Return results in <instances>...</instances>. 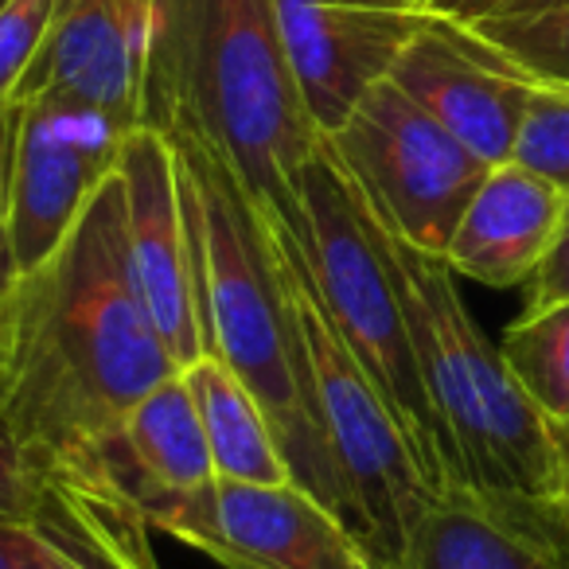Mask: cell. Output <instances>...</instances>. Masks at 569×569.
<instances>
[{
  "label": "cell",
  "mask_w": 569,
  "mask_h": 569,
  "mask_svg": "<svg viewBox=\"0 0 569 569\" xmlns=\"http://www.w3.org/2000/svg\"><path fill=\"white\" fill-rule=\"evenodd\" d=\"M176 371L137 289L113 164L56 253L0 293V410L43 472L90 465Z\"/></svg>",
  "instance_id": "1"
},
{
  "label": "cell",
  "mask_w": 569,
  "mask_h": 569,
  "mask_svg": "<svg viewBox=\"0 0 569 569\" xmlns=\"http://www.w3.org/2000/svg\"><path fill=\"white\" fill-rule=\"evenodd\" d=\"M141 126L211 149L261 211L305 230L301 180L325 133L293 79L273 0H149Z\"/></svg>",
  "instance_id": "2"
},
{
  "label": "cell",
  "mask_w": 569,
  "mask_h": 569,
  "mask_svg": "<svg viewBox=\"0 0 569 569\" xmlns=\"http://www.w3.org/2000/svg\"><path fill=\"white\" fill-rule=\"evenodd\" d=\"M168 144L180 168L207 351L253 390L293 480L351 522L348 491L309 410L305 356L258 203L211 149L188 137H168Z\"/></svg>",
  "instance_id": "3"
},
{
  "label": "cell",
  "mask_w": 569,
  "mask_h": 569,
  "mask_svg": "<svg viewBox=\"0 0 569 569\" xmlns=\"http://www.w3.org/2000/svg\"><path fill=\"white\" fill-rule=\"evenodd\" d=\"M367 214L402 297L421 382L445 437L452 483L483 496L553 507L561 476L558 426L542 418V410L511 375L503 351L480 332L445 253L406 242L371 203Z\"/></svg>",
  "instance_id": "4"
},
{
  "label": "cell",
  "mask_w": 569,
  "mask_h": 569,
  "mask_svg": "<svg viewBox=\"0 0 569 569\" xmlns=\"http://www.w3.org/2000/svg\"><path fill=\"white\" fill-rule=\"evenodd\" d=\"M261 222H266L277 281L284 289L305 356V390H309L312 421L343 480L359 538L387 569L402 550L418 515L445 488H437L433 476L426 472L382 390L375 387L336 328L317 289L301 234L273 211H261Z\"/></svg>",
  "instance_id": "5"
},
{
  "label": "cell",
  "mask_w": 569,
  "mask_h": 569,
  "mask_svg": "<svg viewBox=\"0 0 569 569\" xmlns=\"http://www.w3.org/2000/svg\"><path fill=\"white\" fill-rule=\"evenodd\" d=\"M301 219L305 253L340 336L382 390L437 488H457L445 457L441 426L418 371L395 273L387 266L363 196L328 137H320L317 152L305 164Z\"/></svg>",
  "instance_id": "6"
},
{
  "label": "cell",
  "mask_w": 569,
  "mask_h": 569,
  "mask_svg": "<svg viewBox=\"0 0 569 569\" xmlns=\"http://www.w3.org/2000/svg\"><path fill=\"white\" fill-rule=\"evenodd\" d=\"M325 137L387 227L429 253H445L476 188L496 168L390 79L375 82Z\"/></svg>",
  "instance_id": "7"
},
{
  "label": "cell",
  "mask_w": 569,
  "mask_h": 569,
  "mask_svg": "<svg viewBox=\"0 0 569 569\" xmlns=\"http://www.w3.org/2000/svg\"><path fill=\"white\" fill-rule=\"evenodd\" d=\"M17 157H12L4 246L12 277L40 266L71 234L98 183L118 164L129 129L110 118L59 102H17Z\"/></svg>",
  "instance_id": "8"
},
{
  "label": "cell",
  "mask_w": 569,
  "mask_h": 569,
  "mask_svg": "<svg viewBox=\"0 0 569 569\" xmlns=\"http://www.w3.org/2000/svg\"><path fill=\"white\" fill-rule=\"evenodd\" d=\"M102 460L152 530H164L199 553L207 550L219 507V472L180 371L126 413Z\"/></svg>",
  "instance_id": "9"
},
{
  "label": "cell",
  "mask_w": 569,
  "mask_h": 569,
  "mask_svg": "<svg viewBox=\"0 0 569 569\" xmlns=\"http://www.w3.org/2000/svg\"><path fill=\"white\" fill-rule=\"evenodd\" d=\"M121 196H126V238L137 289L149 309L152 328L176 367L207 356L203 320H199L196 253L180 199V168L164 133L133 126L118 152Z\"/></svg>",
  "instance_id": "10"
},
{
  "label": "cell",
  "mask_w": 569,
  "mask_h": 569,
  "mask_svg": "<svg viewBox=\"0 0 569 569\" xmlns=\"http://www.w3.org/2000/svg\"><path fill=\"white\" fill-rule=\"evenodd\" d=\"M273 17L320 133L340 129L426 24L418 0H273Z\"/></svg>",
  "instance_id": "11"
},
{
  "label": "cell",
  "mask_w": 569,
  "mask_h": 569,
  "mask_svg": "<svg viewBox=\"0 0 569 569\" xmlns=\"http://www.w3.org/2000/svg\"><path fill=\"white\" fill-rule=\"evenodd\" d=\"M149 0H56L51 24L12 102H59L141 126Z\"/></svg>",
  "instance_id": "12"
},
{
  "label": "cell",
  "mask_w": 569,
  "mask_h": 569,
  "mask_svg": "<svg viewBox=\"0 0 569 569\" xmlns=\"http://www.w3.org/2000/svg\"><path fill=\"white\" fill-rule=\"evenodd\" d=\"M433 121L488 164H507L535 82L465 24L426 17L387 74Z\"/></svg>",
  "instance_id": "13"
},
{
  "label": "cell",
  "mask_w": 569,
  "mask_h": 569,
  "mask_svg": "<svg viewBox=\"0 0 569 569\" xmlns=\"http://www.w3.org/2000/svg\"><path fill=\"white\" fill-rule=\"evenodd\" d=\"M203 553L222 569H382L356 527L297 480H219Z\"/></svg>",
  "instance_id": "14"
},
{
  "label": "cell",
  "mask_w": 569,
  "mask_h": 569,
  "mask_svg": "<svg viewBox=\"0 0 569 569\" xmlns=\"http://www.w3.org/2000/svg\"><path fill=\"white\" fill-rule=\"evenodd\" d=\"M387 569H569V527L553 507L445 488Z\"/></svg>",
  "instance_id": "15"
},
{
  "label": "cell",
  "mask_w": 569,
  "mask_h": 569,
  "mask_svg": "<svg viewBox=\"0 0 569 569\" xmlns=\"http://www.w3.org/2000/svg\"><path fill=\"white\" fill-rule=\"evenodd\" d=\"M20 569H160L152 522L113 483L106 460L48 468Z\"/></svg>",
  "instance_id": "16"
},
{
  "label": "cell",
  "mask_w": 569,
  "mask_h": 569,
  "mask_svg": "<svg viewBox=\"0 0 569 569\" xmlns=\"http://www.w3.org/2000/svg\"><path fill=\"white\" fill-rule=\"evenodd\" d=\"M561 207L566 196L535 172L515 160L496 164L460 214L445 261L457 277H472L491 289L527 284L550 246Z\"/></svg>",
  "instance_id": "17"
},
{
  "label": "cell",
  "mask_w": 569,
  "mask_h": 569,
  "mask_svg": "<svg viewBox=\"0 0 569 569\" xmlns=\"http://www.w3.org/2000/svg\"><path fill=\"white\" fill-rule=\"evenodd\" d=\"M183 382L196 402L199 426H203L207 449H211L219 480L246 483H277L293 480L277 433L253 390L230 371L211 351L183 367Z\"/></svg>",
  "instance_id": "18"
},
{
  "label": "cell",
  "mask_w": 569,
  "mask_h": 569,
  "mask_svg": "<svg viewBox=\"0 0 569 569\" xmlns=\"http://www.w3.org/2000/svg\"><path fill=\"white\" fill-rule=\"evenodd\" d=\"M507 367L550 426H569V301L522 309L499 340Z\"/></svg>",
  "instance_id": "19"
},
{
  "label": "cell",
  "mask_w": 569,
  "mask_h": 569,
  "mask_svg": "<svg viewBox=\"0 0 569 569\" xmlns=\"http://www.w3.org/2000/svg\"><path fill=\"white\" fill-rule=\"evenodd\" d=\"M465 28L530 82L569 87V0L511 17L468 20Z\"/></svg>",
  "instance_id": "20"
},
{
  "label": "cell",
  "mask_w": 569,
  "mask_h": 569,
  "mask_svg": "<svg viewBox=\"0 0 569 569\" xmlns=\"http://www.w3.org/2000/svg\"><path fill=\"white\" fill-rule=\"evenodd\" d=\"M511 160L569 199V87L553 82L530 87Z\"/></svg>",
  "instance_id": "21"
},
{
  "label": "cell",
  "mask_w": 569,
  "mask_h": 569,
  "mask_svg": "<svg viewBox=\"0 0 569 569\" xmlns=\"http://www.w3.org/2000/svg\"><path fill=\"white\" fill-rule=\"evenodd\" d=\"M56 0H9L0 9V106L17 98L28 63L43 43Z\"/></svg>",
  "instance_id": "22"
},
{
  "label": "cell",
  "mask_w": 569,
  "mask_h": 569,
  "mask_svg": "<svg viewBox=\"0 0 569 569\" xmlns=\"http://www.w3.org/2000/svg\"><path fill=\"white\" fill-rule=\"evenodd\" d=\"M43 480L48 472L28 457L0 410V522H32L43 499Z\"/></svg>",
  "instance_id": "23"
},
{
  "label": "cell",
  "mask_w": 569,
  "mask_h": 569,
  "mask_svg": "<svg viewBox=\"0 0 569 569\" xmlns=\"http://www.w3.org/2000/svg\"><path fill=\"white\" fill-rule=\"evenodd\" d=\"M527 309H546V305L569 301V199L558 214V227L538 261L535 277L527 281Z\"/></svg>",
  "instance_id": "24"
},
{
  "label": "cell",
  "mask_w": 569,
  "mask_h": 569,
  "mask_svg": "<svg viewBox=\"0 0 569 569\" xmlns=\"http://www.w3.org/2000/svg\"><path fill=\"white\" fill-rule=\"evenodd\" d=\"M546 4H561V0H449L445 12H437L441 20H483V17H511V12H530L546 9Z\"/></svg>",
  "instance_id": "25"
},
{
  "label": "cell",
  "mask_w": 569,
  "mask_h": 569,
  "mask_svg": "<svg viewBox=\"0 0 569 569\" xmlns=\"http://www.w3.org/2000/svg\"><path fill=\"white\" fill-rule=\"evenodd\" d=\"M17 121H20L17 102L0 106V222H4V207H9L12 157H17Z\"/></svg>",
  "instance_id": "26"
},
{
  "label": "cell",
  "mask_w": 569,
  "mask_h": 569,
  "mask_svg": "<svg viewBox=\"0 0 569 569\" xmlns=\"http://www.w3.org/2000/svg\"><path fill=\"white\" fill-rule=\"evenodd\" d=\"M32 553V522H0V569H20Z\"/></svg>",
  "instance_id": "27"
},
{
  "label": "cell",
  "mask_w": 569,
  "mask_h": 569,
  "mask_svg": "<svg viewBox=\"0 0 569 569\" xmlns=\"http://www.w3.org/2000/svg\"><path fill=\"white\" fill-rule=\"evenodd\" d=\"M561 433V476H558V499H553V511L569 527V426L558 429Z\"/></svg>",
  "instance_id": "28"
},
{
  "label": "cell",
  "mask_w": 569,
  "mask_h": 569,
  "mask_svg": "<svg viewBox=\"0 0 569 569\" xmlns=\"http://www.w3.org/2000/svg\"><path fill=\"white\" fill-rule=\"evenodd\" d=\"M9 281H12V261H9V246H4V230H0V293H4Z\"/></svg>",
  "instance_id": "29"
},
{
  "label": "cell",
  "mask_w": 569,
  "mask_h": 569,
  "mask_svg": "<svg viewBox=\"0 0 569 569\" xmlns=\"http://www.w3.org/2000/svg\"><path fill=\"white\" fill-rule=\"evenodd\" d=\"M421 4V12H426V17H437V12H445V4H449V0H418Z\"/></svg>",
  "instance_id": "30"
},
{
  "label": "cell",
  "mask_w": 569,
  "mask_h": 569,
  "mask_svg": "<svg viewBox=\"0 0 569 569\" xmlns=\"http://www.w3.org/2000/svg\"><path fill=\"white\" fill-rule=\"evenodd\" d=\"M4 4H9V0H0V9H4Z\"/></svg>",
  "instance_id": "31"
}]
</instances>
